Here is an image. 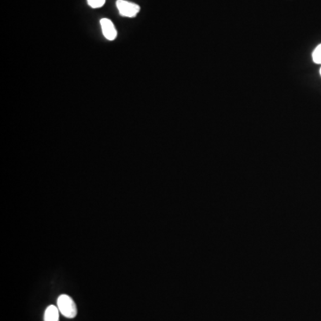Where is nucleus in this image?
I'll return each instance as SVG.
<instances>
[{
  "label": "nucleus",
  "instance_id": "423d86ee",
  "mask_svg": "<svg viewBox=\"0 0 321 321\" xmlns=\"http://www.w3.org/2000/svg\"><path fill=\"white\" fill-rule=\"evenodd\" d=\"M88 3L92 8H99L103 7L105 0H88Z\"/></svg>",
  "mask_w": 321,
  "mask_h": 321
},
{
  "label": "nucleus",
  "instance_id": "39448f33",
  "mask_svg": "<svg viewBox=\"0 0 321 321\" xmlns=\"http://www.w3.org/2000/svg\"><path fill=\"white\" fill-rule=\"evenodd\" d=\"M312 60L316 64L321 65V44L318 45L312 52Z\"/></svg>",
  "mask_w": 321,
  "mask_h": 321
},
{
  "label": "nucleus",
  "instance_id": "0eeeda50",
  "mask_svg": "<svg viewBox=\"0 0 321 321\" xmlns=\"http://www.w3.org/2000/svg\"><path fill=\"white\" fill-rule=\"evenodd\" d=\"M319 74H320V76H321V67H320V70H319Z\"/></svg>",
  "mask_w": 321,
  "mask_h": 321
},
{
  "label": "nucleus",
  "instance_id": "20e7f679",
  "mask_svg": "<svg viewBox=\"0 0 321 321\" xmlns=\"http://www.w3.org/2000/svg\"><path fill=\"white\" fill-rule=\"evenodd\" d=\"M58 307L50 305L45 310L44 321H59Z\"/></svg>",
  "mask_w": 321,
  "mask_h": 321
},
{
  "label": "nucleus",
  "instance_id": "7ed1b4c3",
  "mask_svg": "<svg viewBox=\"0 0 321 321\" xmlns=\"http://www.w3.org/2000/svg\"><path fill=\"white\" fill-rule=\"evenodd\" d=\"M100 24H101L103 36L105 37V39L108 41H115L117 37V30L115 29V25L111 20L106 18L101 19Z\"/></svg>",
  "mask_w": 321,
  "mask_h": 321
},
{
  "label": "nucleus",
  "instance_id": "f03ea898",
  "mask_svg": "<svg viewBox=\"0 0 321 321\" xmlns=\"http://www.w3.org/2000/svg\"><path fill=\"white\" fill-rule=\"evenodd\" d=\"M116 7L118 8L121 15L129 18L135 17L140 11V7L138 5L126 0H117Z\"/></svg>",
  "mask_w": 321,
  "mask_h": 321
},
{
  "label": "nucleus",
  "instance_id": "f257e3e1",
  "mask_svg": "<svg viewBox=\"0 0 321 321\" xmlns=\"http://www.w3.org/2000/svg\"><path fill=\"white\" fill-rule=\"evenodd\" d=\"M57 307L61 314L68 318H74L77 315V306L74 300L67 295H62L58 297Z\"/></svg>",
  "mask_w": 321,
  "mask_h": 321
}]
</instances>
